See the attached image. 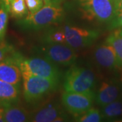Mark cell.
<instances>
[{
  "mask_svg": "<svg viewBox=\"0 0 122 122\" xmlns=\"http://www.w3.org/2000/svg\"><path fill=\"white\" fill-rule=\"evenodd\" d=\"M8 57L19 67L22 75H33L58 81L61 79V73L58 67L45 58H25L16 51Z\"/></svg>",
  "mask_w": 122,
  "mask_h": 122,
  "instance_id": "6da1fadb",
  "label": "cell"
},
{
  "mask_svg": "<svg viewBox=\"0 0 122 122\" xmlns=\"http://www.w3.org/2000/svg\"><path fill=\"white\" fill-rule=\"evenodd\" d=\"M64 18L65 11L61 5H45L37 12L28 14L18 21V24L26 30H39L57 25Z\"/></svg>",
  "mask_w": 122,
  "mask_h": 122,
  "instance_id": "7a4b0ae2",
  "label": "cell"
},
{
  "mask_svg": "<svg viewBox=\"0 0 122 122\" xmlns=\"http://www.w3.org/2000/svg\"><path fill=\"white\" fill-rule=\"evenodd\" d=\"M96 85V75L86 67L73 65L64 76L63 88L66 92L95 93Z\"/></svg>",
  "mask_w": 122,
  "mask_h": 122,
  "instance_id": "3957f363",
  "label": "cell"
},
{
  "mask_svg": "<svg viewBox=\"0 0 122 122\" xmlns=\"http://www.w3.org/2000/svg\"><path fill=\"white\" fill-rule=\"evenodd\" d=\"M78 10L81 17L90 22H110L117 13L113 0H80Z\"/></svg>",
  "mask_w": 122,
  "mask_h": 122,
  "instance_id": "277c9868",
  "label": "cell"
},
{
  "mask_svg": "<svg viewBox=\"0 0 122 122\" xmlns=\"http://www.w3.org/2000/svg\"><path fill=\"white\" fill-rule=\"evenodd\" d=\"M23 96L26 102L37 104L56 90L60 81L40 77L33 75H22Z\"/></svg>",
  "mask_w": 122,
  "mask_h": 122,
  "instance_id": "5b68a950",
  "label": "cell"
},
{
  "mask_svg": "<svg viewBox=\"0 0 122 122\" xmlns=\"http://www.w3.org/2000/svg\"><path fill=\"white\" fill-rule=\"evenodd\" d=\"M35 50L56 65H73L78 58L74 49L66 44H42Z\"/></svg>",
  "mask_w": 122,
  "mask_h": 122,
  "instance_id": "8992f818",
  "label": "cell"
},
{
  "mask_svg": "<svg viewBox=\"0 0 122 122\" xmlns=\"http://www.w3.org/2000/svg\"><path fill=\"white\" fill-rule=\"evenodd\" d=\"M66 37V44L73 49H83L94 44L100 36L97 29L66 24L62 27Z\"/></svg>",
  "mask_w": 122,
  "mask_h": 122,
  "instance_id": "52a82bcc",
  "label": "cell"
},
{
  "mask_svg": "<svg viewBox=\"0 0 122 122\" xmlns=\"http://www.w3.org/2000/svg\"><path fill=\"white\" fill-rule=\"evenodd\" d=\"M65 109L73 116L91 109L95 101V93H77L65 92L61 97Z\"/></svg>",
  "mask_w": 122,
  "mask_h": 122,
  "instance_id": "ba28073f",
  "label": "cell"
},
{
  "mask_svg": "<svg viewBox=\"0 0 122 122\" xmlns=\"http://www.w3.org/2000/svg\"><path fill=\"white\" fill-rule=\"evenodd\" d=\"M69 116L56 102H48L30 113V122H58L69 121Z\"/></svg>",
  "mask_w": 122,
  "mask_h": 122,
  "instance_id": "9c48e42d",
  "label": "cell"
},
{
  "mask_svg": "<svg viewBox=\"0 0 122 122\" xmlns=\"http://www.w3.org/2000/svg\"><path fill=\"white\" fill-rule=\"evenodd\" d=\"M122 92L121 79H108L100 83L95 92V102L100 107L105 106L119 98Z\"/></svg>",
  "mask_w": 122,
  "mask_h": 122,
  "instance_id": "30bf717a",
  "label": "cell"
},
{
  "mask_svg": "<svg viewBox=\"0 0 122 122\" xmlns=\"http://www.w3.org/2000/svg\"><path fill=\"white\" fill-rule=\"evenodd\" d=\"M94 56L97 64L104 69L115 70L122 68L116 52L110 44L105 43L96 47Z\"/></svg>",
  "mask_w": 122,
  "mask_h": 122,
  "instance_id": "8fae6325",
  "label": "cell"
},
{
  "mask_svg": "<svg viewBox=\"0 0 122 122\" xmlns=\"http://www.w3.org/2000/svg\"><path fill=\"white\" fill-rule=\"evenodd\" d=\"M21 78L22 73L19 67L8 57L0 62L1 80L14 85H20Z\"/></svg>",
  "mask_w": 122,
  "mask_h": 122,
  "instance_id": "7c38bea8",
  "label": "cell"
},
{
  "mask_svg": "<svg viewBox=\"0 0 122 122\" xmlns=\"http://www.w3.org/2000/svg\"><path fill=\"white\" fill-rule=\"evenodd\" d=\"M20 85H14L0 79V106L14 105L19 100Z\"/></svg>",
  "mask_w": 122,
  "mask_h": 122,
  "instance_id": "4fadbf2b",
  "label": "cell"
},
{
  "mask_svg": "<svg viewBox=\"0 0 122 122\" xmlns=\"http://www.w3.org/2000/svg\"><path fill=\"white\" fill-rule=\"evenodd\" d=\"M4 120L6 122H30V113L15 104L9 105L4 107Z\"/></svg>",
  "mask_w": 122,
  "mask_h": 122,
  "instance_id": "5bb4252c",
  "label": "cell"
},
{
  "mask_svg": "<svg viewBox=\"0 0 122 122\" xmlns=\"http://www.w3.org/2000/svg\"><path fill=\"white\" fill-rule=\"evenodd\" d=\"M103 119L115 120L122 117V100L117 99L102 106L100 111Z\"/></svg>",
  "mask_w": 122,
  "mask_h": 122,
  "instance_id": "9a60e30c",
  "label": "cell"
},
{
  "mask_svg": "<svg viewBox=\"0 0 122 122\" xmlns=\"http://www.w3.org/2000/svg\"><path fill=\"white\" fill-rule=\"evenodd\" d=\"M5 8L10 16L16 19H22L29 14L25 0H8Z\"/></svg>",
  "mask_w": 122,
  "mask_h": 122,
  "instance_id": "2e32d148",
  "label": "cell"
},
{
  "mask_svg": "<svg viewBox=\"0 0 122 122\" xmlns=\"http://www.w3.org/2000/svg\"><path fill=\"white\" fill-rule=\"evenodd\" d=\"M42 44H66V37L62 28L50 27L41 37Z\"/></svg>",
  "mask_w": 122,
  "mask_h": 122,
  "instance_id": "e0dca14e",
  "label": "cell"
},
{
  "mask_svg": "<svg viewBox=\"0 0 122 122\" xmlns=\"http://www.w3.org/2000/svg\"><path fill=\"white\" fill-rule=\"evenodd\" d=\"M75 121L79 122H100L103 120L100 110L91 108L78 115H75Z\"/></svg>",
  "mask_w": 122,
  "mask_h": 122,
  "instance_id": "ac0fdd59",
  "label": "cell"
},
{
  "mask_svg": "<svg viewBox=\"0 0 122 122\" xmlns=\"http://www.w3.org/2000/svg\"><path fill=\"white\" fill-rule=\"evenodd\" d=\"M105 43L110 44L113 47L117 54L120 66L122 68V37L113 33L107 37Z\"/></svg>",
  "mask_w": 122,
  "mask_h": 122,
  "instance_id": "d6986e66",
  "label": "cell"
},
{
  "mask_svg": "<svg viewBox=\"0 0 122 122\" xmlns=\"http://www.w3.org/2000/svg\"><path fill=\"white\" fill-rule=\"evenodd\" d=\"M8 10L4 5L0 4V41L4 40L6 34L8 22Z\"/></svg>",
  "mask_w": 122,
  "mask_h": 122,
  "instance_id": "ffe728a7",
  "label": "cell"
},
{
  "mask_svg": "<svg viewBox=\"0 0 122 122\" xmlns=\"http://www.w3.org/2000/svg\"><path fill=\"white\" fill-rule=\"evenodd\" d=\"M14 51V48L12 46L8 44L5 40L0 41V62L4 61Z\"/></svg>",
  "mask_w": 122,
  "mask_h": 122,
  "instance_id": "44dd1931",
  "label": "cell"
},
{
  "mask_svg": "<svg viewBox=\"0 0 122 122\" xmlns=\"http://www.w3.org/2000/svg\"><path fill=\"white\" fill-rule=\"evenodd\" d=\"M29 14H33L39 11L44 6L43 0H25Z\"/></svg>",
  "mask_w": 122,
  "mask_h": 122,
  "instance_id": "7402d4cb",
  "label": "cell"
},
{
  "mask_svg": "<svg viewBox=\"0 0 122 122\" xmlns=\"http://www.w3.org/2000/svg\"><path fill=\"white\" fill-rule=\"evenodd\" d=\"M122 28V10L117 11L113 20L107 24V29L109 30H115Z\"/></svg>",
  "mask_w": 122,
  "mask_h": 122,
  "instance_id": "603a6c76",
  "label": "cell"
},
{
  "mask_svg": "<svg viewBox=\"0 0 122 122\" xmlns=\"http://www.w3.org/2000/svg\"><path fill=\"white\" fill-rule=\"evenodd\" d=\"M65 0H43L44 5H61Z\"/></svg>",
  "mask_w": 122,
  "mask_h": 122,
  "instance_id": "cb8c5ba5",
  "label": "cell"
},
{
  "mask_svg": "<svg viewBox=\"0 0 122 122\" xmlns=\"http://www.w3.org/2000/svg\"><path fill=\"white\" fill-rule=\"evenodd\" d=\"M5 122L4 120V107L0 106V122Z\"/></svg>",
  "mask_w": 122,
  "mask_h": 122,
  "instance_id": "d4e9b609",
  "label": "cell"
},
{
  "mask_svg": "<svg viewBox=\"0 0 122 122\" xmlns=\"http://www.w3.org/2000/svg\"><path fill=\"white\" fill-rule=\"evenodd\" d=\"M113 33L122 37V28H119V29H117L114 30Z\"/></svg>",
  "mask_w": 122,
  "mask_h": 122,
  "instance_id": "484cf974",
  "label": "cell"
},
{
  "mask_svg": "<svg viewBox=\"0 0 122 122\" xmlns=\"http://www.w3.org/2000/svg\"><path fill=\"white\" fill-rule=\"evenodd\" d=\"M122 10V0H121V1L119 2V4H118L117 8V12L119 11V10Z\"/></svg>",
  "mask_w": 122,
  "mask_h": 122,
  "instance_id": "4316f807",
  "label": "cell"
},
{
  "mask_svg": "<svg viewBox=\"0 0 122 122\" xmlns=\"http://www.w3.org/2000/svg\"><path fill=\"white\" fill-rule=\"evenodd\" d=\"M7 2H8V0H0V4L4 5L5 7L7 5Z\"/></svg>",
  "mask_w": 122,
  "mask_h": 122,
  "instance_id": "83f0119b",
  "label": "cell"
},
{
  "mask_svg": "<svg viewBox=\"0 0 122 122\" xmlns=\"http://www.w3.org/2000/svg\"><path fill=\"white\" fill-rule=\"evenodd\" d=\"M115 4V5H116V8H117L118 4H119V2L121 1V0H113Z\"/></svg>",
  "mask_w": 122,
  "mask_h": 122,
  "instance_id": "f1b7e54d",
  "label": "cell"
},
{
  "mask_svg": "<svg viewBox=\"0 0 122 122\" xmlns=\"http://www.w3.org/2000/svg\"><path fill=\"white\" fill-rule=\"evenodd\" d=\"M121 81H122V77H121Z\"/></svg>",
  "mask_w": 122,
  "mask_h": 122,
  "instance_id": "f546056e",
  "label": "cell"
},
{
  "mask_svg": "<svg viewBox=\"0 0 122 122\" xmlns=\"http://www.w3.org/2000/svg\"><path fill=\"white\" fill-rule=\"evenodd\" d=\"M76 1H80V0H76Z\"/></svg>",
  "mask_w": 122,
  "mask_h": 122,
  "instance_id": "4dcf8cb0",
  "label": "cell"
}]
</instances>
